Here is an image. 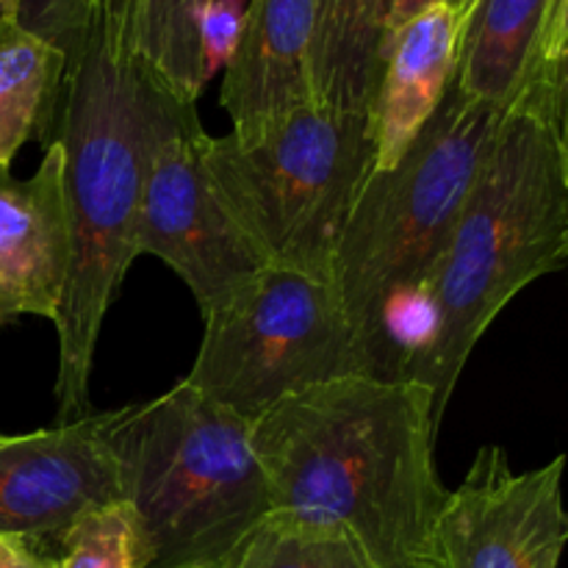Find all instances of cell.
<instances>
[{
    "mask_svg": "<svg viewBox=\"0 0 568 568\" xmlns=\"http://www.w3.org/2000/svg\"><path fill=\"white\" fill-rule=\"evenodd\" d=\"M142 0H94L64 53L50 142L64 153L70 275L55 314L59 422L89 410L103 320L136 255V216L159 105L172 92L139 50Z\"/></svg>",
    "mask_w": 568,
    "mask_h": 568,
    "instance_id": "obj_1",
    "label": "cell"
},
{
    "mask_svg": "<svg viewBox=\"0 0 568 568\" xmlns=\"http://www.w3.org/2000/svg\"><path fill=\"white\" fill-rule=\"evenodd\" d=\"M436 433L430 388L353 375L281 399L253 447L275 510L344 527L377 568H444Z\"/></svg>",
    "mask_w": 568,
    "mask_h": 568,
    "instance_id": "obj_2",
    "label": "cell"
},
{
    "mask_svg": "<svg viewBox=\"0 0 568 568\" xmlns=\"http://www.w3.org/2000/svg\"><path fill=\"white\" fill-rule=\"evenodd\" d=\"M566 261L568 166L555 131L552 81L527 75L425 277L442 325L430 353L408 366L403 381L430 388L438 425L491 322L521 288Z\"/></svg>",
    "mask_w": 568,
    "mask_h": 568,
    "instance_id": "obj_3",
    "label": "cell"
},
{
    "mask_svg": "<svg viewBox=\"0 0 568 568\" xmlns=\"http://www.w3.org/2000/svg\"><path fill=\"white\" fill-rule=\"evenodd\" d=\"M109 442L148 532V568H231L275 510L253 425L186 381L111 410Z\"/></svg>",
    "mask_w": 568,
    "mask_h": 568,
    "instance_id": "obj_4",
    "label": "cell"
},
{
    "mask_svg": "<svg viewBox=\"0 0 568 568\" xmlns=\"http://www.w3.org/2000/svg\"><path fill=\"white\" fill-rule=\"evenodd\" d=\"M203 161L266 266L333 286L344 227L375 170L369 116L305 103L253 136H205Z\"/></svg>",
    "mask_w": 568,
    "mask_h": 568,
    "instance_id": "obj_5",
    "label": "cell"
},
{
    "mask_svg": "<svg viewBox=\"0 0 568 568\" xmlns=\"http://www.w3.org/2000/svg\"><path fill=\"white\" fill-rule=\"evenodd\" d=\"M505 111L449 83L403 159L372 172L336 253L342 308L377 372V320L392 294L425 283L477 181ZM381 377V375H377Z\"/></svg>",
    "mask_w": 568,
    "mask_h": 568,
    "instance_id": "obj_6",
    "label": "cell"
},
{
    "mask_svg": "<svg viewBox=\"0 0 568 568\" xmlns=\"http://www.w3.org/2000/svg\"><path fill=\"white\" fill-rule=\"evenodd\" d=\"M205 333L183 381L247 419L336 377H377L331 283L264 266L203 316Z\"/></svg>",
    "mask_w": 568,
    "mask_h": 568,
    "instance_id": "obj_7",
    "label": "cell"
},
{
    "mask_svg": "<svg viewBox=\"0 0 568 568\" xmlns=\"http://www.w3.org/2000/svg\"><path fill=\"white\" fill-rule=\"evenodd\" d=\"M197 105L164 94L136 216V255H155L189 286L200 316L244 286L264 261L222 209L209 172Z\"/></svg>",
    "mask_w": 568,
    "mask_h": 568,
    "instance_id": "obj_8",
    "label": "cell"
},
{
    "mask_svg": "<svg viewBox=\"0 0 568 568\" xmlns=\"http://www.w3.org/2000/svg\"><path fill=\"white\" fill-rule=\"evenodd\" d=\"M566 455L510 469L497 444L477 449L438 519L444 568H560L568 547Z\"/></svg>",
    "mask_w": 568,
    "mask_h": 568,
    "instance_id": "obj_9",
    "label": "cell"
},
{
    "mask_svg": "<svg viewBox=\"0 0 568 568\" xmlns=\"http://www.w3.org/2000/svg\"><path fill=\"white\" fill-rule=\"evenodd\" d=\"M109 416L111 410L87 414L0 444V536L59 558L67 530L81 516L128 499Z\"/></svg>",
    "mask_w": 568,
    "mask_h": 568,
    "instance_id": "obj_10",
    "label": "cell"
},
{
    "mask_svg": "<svg viewBox=\"0 0 568 568\" xmlns=\"http://www.w3.org/2000/svg\"><path fill=\"white\" fill-rule=\"evenodd\" d=\"M70 275L64 153L44 144L39 170L17 181L0 166V325L20 316L53 322Z\"/></svg>",
    "mask_w": 568,
    "mask_h": 568,
    "instance_id": "obj_11",
    "label": "cell"
},
{
    "mask_svg": "<svg viewBox=\"0 0 568 568\" xmlns=\"http://www.w3.org/2000/svg\"><path fill=\"white\" fill-rule=\"evenodd\" d=\"M311 31L314 0H250L220 92L231 133L253 136L311 103Z\"/></svg>",
    "mask_w": 568,
    "mask_h": 568,
    "instance_id": "obj_12",
    "label": "cell"
},
{
    "mask_svg": "<svg viewBox=\"0 0 568 568\" xmlns=\"http://www.w3.org/2000/svg\"><path fill=\"white\" fill-rule=\"evenodd\" d=\"M464 6L442 3L416 17L388 44L381 89L372 105L375 170L397 164L447 94L458 64Z\"/></svg>",
    "mask_w": 568,
    "mask_h": 568,
    "instance_id": "obj_13",
    "label": "cell"
},
{
    "mask_svg": "<svg viewBox=\"0 0 568 568\" xmlns=\"http://www.w3.org/2000/svg\"><path fill=\"white\" fill-rule=\"evenodd\" d=\"M392 0H314L308 48L311 103L372 114L388 53Z\"/></svg>",
    "mask_w": 568,
    "mask_h": 568,
    "instance_id": "obj_14",
    "label": "cell"
},
{
    "mask_svg": "<svg viewBox=\"0 0 568 568\" xmlns=\"http://www.w3.org/2000/svg\"><path fill=\"white\" fill-rule=\"evenodd\" d=\"M552 0H471L464 14L453 87L508 109L536 61Z\"/></svg>",
    "mask_w": 568,
    "mask_h": 568,
    "instance_id": "obj_15",
    "label": "cell"
},
{
    "mask_svg": "<svg viewBox=\"0 0 568 568\" xmlns=\"http://www.w3.org/2000/svg\"><path fill=\"white\" fill-rule=\"evenodd\" d=\"M64 64L59 48L0 14V166H11L26 142H50Z\"/></svg>",
    "mask_w": 568,
    "mask_h": 568,
    "instance_id": "obj_16",
    "label": "cell"
},
{
    "mask_svg": "<svg viewBox=\"0 0 568 568\" xmlns=\"http://www.w3.org/2000/svg\"><path fill=\"white\" fill-rule=\"evenodd\" d=\"M231 568H377L344 527L292 510H272Z\"/></svg>",
    "mask_w": 568,
    "mask_h": 568,
    "instance_id": "obj_17",
    "label": "cell"
},
{
    "mask_svg": "<svg viewBox=\"0 0 568 568\" xmlns=\"http://www.w3.org/2000/svg\"><path fill=\"white\" fill-rule=\"evenodd\" d=\"M211 0H142L139 50L183 103L197 105L205 87L200 28Z\"/></svg>",
    "mask_w": 568,
    "mask_h": 568,
    "instance_id": "obj_18",
    "label": "cell"
},
{
    "mask_svg": "<svg viewBox=\"0 0 568 568\" xmlns=\"http://www.w3.org/2000/svg\"><path fill=\"white\" fill-rule=\"evenodd\" d=\"M59 568H148L153 560L148 532L128 499L89 510L67 530Z\"/></svg>",
    "mask_w": 568,
    "mask_h": 568,
    "instance_id": "obj_19",
    "label": "cell"
},
{
    "mask_svg": "<svg viewBox=\"0 0 568 568\" xmlns=\"http://www.w3.org/2000/svg\"><path fill=\"white\" fill-rule=\"evenodd\" d=\"M92 3L94 0H11L0 14H9L22 31L67 53L87 26Z\"/></svg>",
    "mask_w": 568,
    "mask_h": 568,
    "instance_id": "obj_20",
    "label": "cell"
},
{
    "mask_svg": "<svg viewBox=\"0 0 568 568\" xmlns=\"http://www.w3.org/2000/svg\"><path fill=\"white\" fill-rule=\"evenodd\" d=\"M244 11H247V0H211L209 9H205L203 28H200L205 83L231 61L239 37H242Z\"/></svg>",
    "mask_w": 568,
    "mask_h": 568,
    "instance_id": "obj_21",
    "label": "cell"
},
{
    "mask_svg": "<svg viewBox=\"0 0 568 568\" xmlns=\"http://www.w3.org/2000/svg\"><path fill=\"white\" fill-rule=\"evenodd\" d=\"M566 50H568V0H552L547 11V22H544L541 39H538L536 61H532L530 75L552 81L555 70H558Z\"/></svg>",
    "mask_w": 568,
    "mask_h": 568,
    "instance_id": "obj_22",
    "label": "cell"
},
{
    "mask_svg": "<svg viewBox=\"0 0 568 568\" xmlns=\"http://www.w3.org/2000/svg\"><path fill=\"white\" fill-rule=\"evenodd\" d=\"M0 568H59V560L48 558L20 538L0 536Z\"/></svg>",
    "mask_w": 568,
    "mask_h": 568,
    "instance_id": "obj_23",
    "label": "cell"
},
{
    "mask_svg": "<svg viewBox=\"0 0 568 568\" xmlns=\"http://www.w3.org/2000/svg\"><path fill=\"white\" fill-rule=\"evenodd\" d=\"M552 114H555V131H558L560 153H564L568 166V50L560 59L558 70L552 78Z\"/></svg>",
    "mask_w": 568,
    "mask_h": 568,
    "instance_id": "obj_24",
    "label": "cell"
},
{
    "mask_svg": "<svg viewBox=\"0 0 568 568\" xmlns=\"http://www.w3.org/2000/svg\"><path fill=\"white\" fill-rule=\"evenodd\" d=\"M442 3H458V0H392V11H388V44H392V39L397 37L408 22H414L416 17Z\"/></svg>",
    "mask_w": 568,
    "mask_h": 568,
    "instance_id": "obj_25",
    "label": "cell"
},
{
    "mask_svg": "<svg viewBox=\"0 0 568 568\" xmlns=\"http://www.w3.org/2000/svg\"><path fill=\"white\" fill-rule=\"evenodd\" d=\"M458 3L464 6V14H466V9H469V3H471V0H458Z\"/></svg>",
    "mask_w": 568,
    "mask_h": 568,
    "instance_id": "obj_26",
    "label": "cell"
},
{
    "mask_svg": "<svg viewBox=\"0 0 568 568\" xmlns=\"http://www.w3.org/2000/svg\"><path fill=\"white\" fill-rule=\"evenodd\" d=\"M9 3H11V0H0V11H3Z\"/></svg>",
    "mask_w": 568,
    "mask_h": 568,
    "instance_id": "obj_27",
    "label": "cell"
},
{
    "mask_svg": "<svg viewBox=\"0 0 568 568\" xmlns=\"http://www.w3.org/2000/svg\"><path fill=\"white\" fill-rule=\"evenodd\" d=\"M6 438H9V436H3V433H0V444H6Z\"/></svg>",
    "mask_w": 568,
    "mask_h": 568,
    "instance_id": "obj_28",
    "label": "cell"
}]
</instances>
